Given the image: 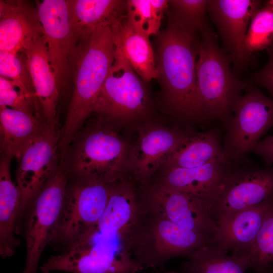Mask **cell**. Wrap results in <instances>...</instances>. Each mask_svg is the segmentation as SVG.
Returning a JSON list of instances; mask_svg holds the SVG:
<instances>
[{"label":"cell","instance_id":"6da1fadb","mask_svg":"<svg viewBox=\"0 0 273 273\" xmlns=\"http://www.w3.org/2000/svg\"><path fill=\"white\" fill-rule=\"evenodd\" d=\"M154 35L156 79L166 108L181 120L206 123L209 120L203 113L197 89L198 36L168 20L166 27Z\"/></svg>","mask_w":273,"mask_h":273},{"label":"cell","instance_id":"7a4b0ae2","mask_svg":"<svg viewBox=\"0 0 273 273\" xmlns=\"http://www.w3.org/2000/svg\"><path fill=\"white\" fill-rule=\"evenodd\" d=\"M116 46L111 25L102 27L77 43L74 87L66 117L61 129L59 150L64 159L68 147L94 107L114 61Z\"/></svg>","mask_w":273,"mask_h":273},{"label":"cell","instance_id":"3957f363","mask_svg":"<svg viewBox=\"0 0 273 273\" xmlns=\"http://www.w3.org/2000/svg\"><path fill=\"white\" fill-rule=\"evenodd\" d=\"M213 237L183 229L140 201L129 239V251L143 268H161L178 257H190Z\"/></svg>","mask_w":273,"mask_h":273},{"label":"cell","instance_id":"277c9868","mask_svg":"<svg viewBox=\"0 0 273 273\" xmlns=\"http://www.w3.org/2000/svg\"><path fill=\"white\" fill-rule=\"evenodd\" d=\"M200 35L196 76L200 103L209 121L217 119L225 128L233 116L236 100L250 82L237 77L231 68L230 57L219 46L211 28Z\"/></svg>","mask_w":273,"mask_h":273},{"label":"cell","instance_id":"5b68a950","mask_svg":"<svg viewBox=\"0 0 273 273\" xmlns=\"http://www.w3.org/2000/svg\"><path fill=\"white\" fill-rule=\"evenodd\" d=\"M108 123L100 118L75 137L69 168L73 177L108 184L125 178L131 148Z\"/></svg>","mask_w":273,"mask_h":273},{"label":"cell","instance_id":"8992f818","mask_svg":"<svg viewBox=\"0 0 273 273\" xmlns=\"http://www.w3.org/2000/svg\"><path fill=\"white\" fill-rule=\"evenodd\" d=\"M73 177L68 181L50 244L64 250L88 239L106 208L115 184Z\"/></svg>","mask_w":273,"mask_h":273},{"label":"cell","instance_id":"52a82bcc","mask_svg":"<svg viewBox=\"0 0 273 273\" xmlns=\"http://www.w3.org/2000/svg\"><path fill=\"white\" fill-rule=\"evenodd\" d=\"M151 106L147 83L135 72L116 46L113 64L93 112L110 123H124L146 117Z\"/></svg>","mask_w":273,"mask_h":273},{"label":"cell","instance_id":"ba28073f","mask_svg":"<svg viewBox=\"0 0 273 273\" xmlns=\"http://www.w3.org/2000/svg\"><path fill=\"white\" fill-rule=\"evenodd\" d=\"M225 126L223 148L234 165L246 162L260 138L273 127V99L250 84L236 100Z\"/></svg>","mask_w":273,"mask_h":273},{"label":"cell","instance_id":"9c48e42d","mask_svg":"<svg viewBox=\"0 0 273 273\" xmlns=\"http://www.w3.org/2000/svg\"><path fill=\"white\" fill-rule=\"evenodd\" d=\"M68 181L60 165L30 203L25 217L26 258L22 273H37L40 257L50 245L60 215Z\"/></svg>","mask_w":273,"mask_h":273},{"label":"cell","instance_id":"30bf717a","mask_svg":"<svg viewBox=\"0 0 273 273\" xmlns=\"http://www.w3.org/2000/svg\"><path fill=\"white\" fill-rule=\"evenodd\" d=\"M61 129L59 125L48 126L25 149L18 160L16 185L21 192V202L17 222V235L30 203L60 166Z\"/></svg>","mask_w":273,"mask_h":273},{"label":"cell","instance_id":"8fae6325","mask_svg":"<svg viewBox=\"0 0 273 273\" xmlns=\"http://www.w3.org/2000/svg\"><path fill=\"white\" fill-rule=\"evenodd\" d=\"M141 187L140 198L145 207L183 229L213 237L216 221L212 209L203 201L155 184Z\"/></svg>","mask_w":273,"mask_h":273},{"label":"cell","instance_id":"7c38bea8","mask_svg":"<svg viewBox=\"0 0 273 273\" xmlns=\"http://www.w3.org/2000/svg\"><path fill=\"white\" fill-rule=\"evenodd\" d=\"M262 4L258 0H208L207 12L237 74L255 62L254 54L247 51L244 42L251 19Z\"/></svg>","mask_w":273,"mask_h":273},{"label":"cell","instance_id":"4fadbf2b","mask_svg":"<svg viewBox=\"0 0 273 273\" xmlns=\"http://www.w3.org/2000/svg\"><path fill=\"white\" fill-rule=\"evenodd\" d=\"M51 64L59 89L73 71L77 40L71 23L69 0L36 1Z\"/></svg>","mask_w":273,"mask_h":273},{"label":"cell","instance_id":"5bb4252c","mask_svg":"<svg viewBox=\"0 0 273 273\" xmlns=\"http://www.w3.org/2000/svg\"><path fill=\"white\" fill-rule=\"evenodd\" d=\"M234 165L213 209L216 219L273 198V168Z\"/></svg>","mask_w":273,"mask_h":273},{"label":"cell","instance_id":"9a60e30c","mask_svg":"<svg viewBox=\"0 0 273 273\" xmlns=\"http://www.w3.org/2000/svg\"><path fill=\"white\" fill-rule=\"evenodd\" d=\"M188 132L156 125L143 128L130 149L127 170L140 184H147L158 169L168 161Z\"/></svg>","mask_w":273,"mask_h":273},{"label":"cell","instance_id":"2e32d148","mask_svg":"<svg viewBox=\"0 0 273 273\" xmlns=\"http://www.w3.org/2000/svg\"><path fill=\"white\" fill-rule=\"evenodd\" d=\"M233 165L224 157L198 167L164 169L157 179L150 183L194 196L205 202L213 213L214 203Z\"/></svg>","mask_w":273,"mask_h":273},{"label":"cell","instance_id":"e0dca14e","mask_svg":"<svg viewBox=\"0 0 273 273\" xmlns=\"http://www.w3.org/2000/svg\"><path fill=\"white\" fill-rule=\"evenodd\" d=\"M273 204V198L258 205L216 219V230L212 243L226 252L236 254L247 253Z\"/></svg>","mask_w":273,"mask_h":273},{"label":"cell","instance_id":"ac0fdd59","mask_svg":"<svg viewBox=\"0 0 273 273\" xmlns=\"http://www.w3.org/2000/svg\"><path fill=\"white\" fill-rule=\"evenodd\" d=\"M43 35L36 5L25 0L0 1V51L18 54Z\"/></svg>","mask_w":273,"mask_h":273},{"label":"cell","instance_id":"d6986e66","mask_svg":"<svg viewBox=\"0 0 273 273\" xmlns=\"http://www.w3.org/2000/svg\"><path fill=\"white\" fill-rule=\"evenodd\" d=\"M20 52L25 57L46 123L50 126L59 125L57 106L60 89L51 64L44 35L30 42Z\"/></svg>","mask_w":273,"mask_h":273},{"label":"cell","instance_id":"ffe728a7","mask_svg":"<svg viewBox=\"0 0 273 273\" xmlns=\"http://www.w3.org/2000/svg\"><path fill=\"white\" fill-rule=\"evenodd\" d=\"M49 126L40 117L8 107L0 108L1 155L18 160L25 149Z\"/></svg>","mask_w":273,"mask_h":273},{"label":"cell","instance_id":"44dd1931","mask_svg":"<svg viewBox=\"0 0 273 273\" xmlns=\"http://www.w3.org/2000/svg\"><path fill=\"white\" fill-rule=\"evenodd\" d=\"M125 0H69L71 23L78 41L126 16Z\"/></svg>","mask_w":273,"mask_h":273},{"label":"cell","instance_id":"7402d4cb","mask_svg":"<svg viewBox=\"0 0 273 273\" xmlns=\"http://www.w3.org/2000/svg\"><path fill=\"white\" fill-rule=\"evenodd\" d=\"M11 159L2 155L0 161V254L3 258L12 256L21 243L15 235H17L21 195L12 179Z\"/></svg>","mask_w":273,"mask_h":273},{"label":"cell","instance_id":"603a6c76","mask_svg":"<svg viewBox=\"0 0 273 273\" xmlns=\"http://www.w3.org/2000/svg\"><path fill=\"white\" fill-rule=\"evenodd\" d=\"M125 17L111 25L115 44L135 72L148 83L157 78L154 48L150 37L130 28L126 22Z\"/></svg>","mask_w":273,"mask_h":273},{"label":"cell","instance_id":"cb8c5ba5","mask_svg":"<svg viewBox=\"0 0 273 273\" xmlns=\"http://www.w3.org/2000/svg\"><path fill=\"white\" fill-rule=\"evenodd\" d=\"M224 157H227L216 130L210 129L202 132L188 130L163 168L198 167Z\"/></svg>","mask_w":273,"mask_h":273},{"label":"cell","instance_id":"d4e9b609","mask_svg":"<svg viewBox=\"0 0 273 273\" xmlns=\"http://www.w3.org/2000/svg\"><path fill=\"white\" fill-rule=\"evenodd\" d=\"M228 253L212 241L183 262L182 270L186 273H246L251 268L247 255Z\"/></svg>","mask_w":273,"mask_h":273},{"label":"cell","instance_id":"484cf974","mask_svg":"<svg viewBox=\"0 0 273 273\" xmlns=\"http://www.w3.org/2000/svg\"><path fill=\"white\" fill-rule=\"evenodd\" d=\"M0 74L11 81L24 96L38 116L44 120L24 54L0 51Z\"/></svg>","mask_w":273,"mask_h":273},{"label":"cell","instance_id":"4316f807","mask_svg":"<svg viewBox=\"0 0 273 273\" xmlns=\"http://www.w3.org/2000/svg\"><path fill=\"white\" fill-rule=\"evenodd\" d=\"M208 0H169L167 19L183 30L198 35L210 29L207 20Z\"/></svg>","mask_w":273,"mask_h":273},{"label":"cell","instance_id":"83f0119b","mask_svg":"<svg viewBox=\"0 0 273 273\" xmlns=\"http://www.w3.org/2000/svg\"><path fill=\"white\" fill-rule=\"evenodd\" d=\"M244 43L251 54L273 45V9L266 2L253 15Z\"/></svg>","mask_w":273,"mask_h":273},{"label":"cell","instance_id":"f1b7e54d","mask_svg":"<svg viewBox=\"0 0 273 273\" xmlns=\"http://www.w3.org/2000/svg\"><path fill=\"white\" fill-rule=\"evenodd\" d=\"M247 255L255 272L269 270L273 265V204Z\"/></svg>","mask_w":273,"mask_h":273},{"label":"cell","instance_id":"f546056e","mask_svg":"<svg viewBox=\"0 0 273 273\" xmlns=\"http://www.w3.org/2000/svg\"><path fill=\"white\" fill-rule=\"evenodd\" d=\"M125 20L134 31L149 37L160 31L152 17L150 0H126Z\"/></svg>","mask_w":273,"mask_h":273},{"label":"cell","instance_id":"4dcf8cb0","mask_svg":"<svg viewBox=\"0 0 273 273\" xmlns=\"http://www.w3.org/2000/svg\"><path fill=\"white\" fill-rule=\"evenodd\" d=\"M17 89L10 80L0 76V108L8 107L38 116L24 96Z\"/></svg>","mask_w":273,"mask_h":273},{"label":"cell","instance_id":"1f68e13d","mask_svg":"<svg viewBox=\"0 0 273 273\" xmlns=\"http://www.w3.org/2000/svg\"><path fill=\"white\" fill-rule=\"evenodd\" d=\"M266 50L268 59L260 70L251 74L250 83L266 88L273 96V45Z\"/></svg>","mask_w":273,"mask_h":273},{"label":"cell","instance_id":"d6a6232c","mask_svg":"<svg viewBox=\"0 0 273 273\" xmlns=\"http://www.w3.org/2000/svg\"><path fill=\"white\" fill-rule=\"evenodd\" d=\"M252 152L260 156L265 164L270 167L273 164V135L259 141Z\"/></svg>","mask_w":273,"mask_h":273},{"label":"cell","instance_id":"836d02e7","mask_svg":"<svg viewBox=\"0 0 273 273\" xmlns=\"http://www.w3.org/2000/svg\"><path fill=\"white\" fill-rule=\"evenodd\" d=\"M169 0H150L153 20L159 28L165 13L168 8Z\"/></svg>","mask_w":273,"mask_h":273},{"label":"cell","instance_id":"e575fe53","mask_svg":"<svg viewBox=\"0 0 273 273\" xmlns=\"http://www.w3.org/2000/svg\"><path fill=\"white\" fill-rule=\"evenodd\" d=\"M266 3L270 6V7L273 9V0H269L266 1Z\"/></svg>","mask_w":273,"mask_h":273},{"label":"cell","instance_id":"d590c367","mask_svg":"<svg viewBox=\"0 0 273 273\" xmlns=\"http://www.w3.org/2000/svg\"><path fill=\"white\" fill-rule=\"evenodd\" d=\"M255 273H271L269 270L256 271Z\"/></svg>","mask_w":273,"mask_h":273}]
</instances>
